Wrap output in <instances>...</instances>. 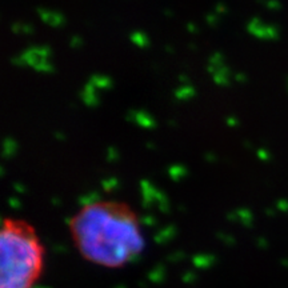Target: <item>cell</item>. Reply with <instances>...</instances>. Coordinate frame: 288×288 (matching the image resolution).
<instances>
[{
    "mask_svg": "<svg viewBox=\"0 0 288 288\" xmlns=\"http://www.w3.org/2000/svg\"><path fill=\"white\" fill-rule=\"evenodd\" d=\"M75 248L84 260L104 268H122L139 258L144 247L136 212L122 202L84 204L68 222Z\"/></svg>",
    "mask_w": 288,
    "mask_h": 288,
    "instance_id": "6da1fadb",
    "label": "cell"
},
{
    "mask_svg": "<svg viewBox=\"0 0 288 288\" xmlns=\"http://www.w3.org/2000/svg\"><path fill=\"white\" fill-rule=\"evenodd\" d=\"M44 271V247L33 226L6 218L0 231V288H35Z\"/></svg>",
    "mask_w": 288,
    "mask_h": 288,
    "instance_id": "7a4b0ae2",
    "label": "cell"
}]
</instances>
